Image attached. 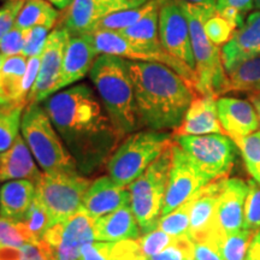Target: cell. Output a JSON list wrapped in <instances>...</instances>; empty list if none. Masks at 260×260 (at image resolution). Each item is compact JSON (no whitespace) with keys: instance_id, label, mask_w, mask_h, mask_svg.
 Segmentation results:
<instances>
[{"instance_id":"6da1fadb","label":"cell","mask_w":260,"mask_h":260,"mask_svg":"<svg viewBox=\"0 0 260 260\" xmlns=\"http://www.w3.org/2000/svg\"><path fill=\"white\" fill-rule=\"evenodd\" d=\"M44 109L76 161L80 174L90 175L107 164L124 139L102 100L87 84L54 93L45 100Z\"/></svg>"},{"instance_id":"7a4b0ae2","label":"cell","mask_w":260,"mask_h":260,"mask_svg":"<svg viewBox=\"0 0 260 260\" xmlns=\"http://www.w3.org/2000/svg\"><path fill=\"white\" fill-rule=\"evenodd\" d=\"M128 68L140 126L157 132L178 128L195 98L187 81L160 63L128 60Z\"/></svg>"},{"instance_id":"3957f363","label":"cell","mask_w":260,"mask_h":260,"mask_svg":"<svg viewBox=\"0 0 260 260\" xmlns=\"http://www.w3.org/2000/svg\"><path fill=\"white\" fill-rule=\"evenodd\" d=\"M89 76L107 115L119 133L125 136L141 128L128 60L99 54Z\"/></svg>"},{"instance_id":"277c9868","label":"cell","mask_w":260,"mask_h":260,"mask_svg":"<svg viewBox=\"0 0 260 260\" xmlns=\"http://www.w3.org/2000/svg\"><path fill=\"white\" fill-rule=\"evenodd\" d=\"M180 4L189 23L197 73L195 93L218 99L219 95L229 93V77L223 67L220 48L211 42L204 29L205 21L216 14V9L201 8L184 2Z\"/></svg>"},{"instance_id":"5b68a950","label":"cell","mask_w":260,"mask_h":260,"mask_svg":"<svg viewBox=\"0 0 260 260\" xmlns=\"http://www.w3.org/2000/svg\"><path fill=\"white\" fill-rule=\"evenodd\" d=\"M21 135L45 174L79 172L76 161L40 104L24 107Z\"/></svg>"},{"instance_id":"8992f818","label":"cell","mask_w":260,"mask_h":260,"mask_svg":"<svg viewBox=\"0 0 260 260\" xmlns=\"http://www.w3.org/2000/svg\"><path fill=\"white\" fill-rule=\"evenodd\" d=\"M172 144L174 138L165 132L148 129L133 133L123 140L107 161L109 176L121 186L128 187Z\"/></svg>"},{"instance_id":"52a82bcc","label":"cell","mask_w":260,"mask_h":260,"mask_svg":"<svg viewBox=\"0 0 260 260\" xmlns=\"http://www.w3.org/2000/svg\"><path fill=\"white\" fill-rule=\"evenodd\" d=\"M172 165V145L129 184L130 207L142 234L157 229Z\"/></svg>"},{"instance_id":"ba28073f","label":"cell","mask_w":260,"mask_h":260,"mask_svg":"<svg viewBox=\"0 0 260 260\" xmlns=\"http://www.w3.org/2000/svg\"><path fill=\"white\" fill-rule=\"evenodd\" d=\"M92 182L80 172L42 174L35 195L47 210L52 225L65 222L82 207Z\"/></svg>"},{"instance_id":"9c48e42d","label":"cell","mask_w":260,"mask_h":260,"mask_svg":"<svg viewBox=\"0 0 260 260\" xmlns=\"http://www.w3.org/2000/svg\"><path fill=\"white\" fill-rule=\"evenodd\" d=\"M94 45L99 54H110L135 61H149L167 65L187 81L195 92L197 74L182 61L169 54L159 44H141L126 39L119 31H95L93 32Z\"/></svg>"},{"instance_id":"30bf717a","label":"cell","mask_w":260,"mask_h":260,"mask_svg":"<svg viewBox=\"0 0 260 260\" xmlns=\"http://www.w3.org/2000/svg\"><path fill=\"white\" fill-rule=\"evenodd\" d=\"M174 141L210 181L226 177L236 161L237 146L224 134L177 136Z\"/></svg>"},{"instance_id":"8fae6325","label":"cell","mask_w":260,"mask_h":260,"mask_svg":"<svg viewBox=\"0 0 260 260\" xmlns=\"http://www.w3.org/2000/svg\"><path fill=\"white\" fill-rule=\"evenodd\" d=\"M41 240L50 249L52 260H79L82 247L95 241L94 219L81 207L69 219L52 225Z\"/></svg>"},{"instance_id":"7c38bea8","label":"cell","mask_w":260,"mask_h":260,"mask_svg":"<svg viewBox=\"0 0 260 260\" xmlns=\"http://www.w3.org/2000/svg\"><path fill=\"white\" fill-rule=\"evenodd\" d=\"M159 39L169 54L195 71L189 23L178 0L162 2L159 10Z\"/></svg>"},{"instance_id":"4fadbf2b","label":"cell","mask_w":260,"mask_h":260,"mask_svg":"<svg viewBox=\"0 0 260 260\" xmlns=\"http://www.w3.org/2000/svg\"><path fill=\"white\" fill-rule=\"evenodd\" d=\"M210 180L191 161L186 152L174 141L172 144V165L169 176L161 216L170 213L180 205L189 200Z\"/></svg>"},{"instance_id":"5bb4252c","label":"cell","mask_w":260,"mask_h":260,"mask_svg":"<svg viewBox=\"0 0 260 260\" xmlns=\"http://www.w3.org/2000/svg\"><path fill=\"white\" fill-rule=\"evenodd\" d=\"M70 34L65 28H57L50 32L46 45L41 53L40 69L38 79L29 93L28 104L44 103L47 98L57 93V87L59 83L61 67Z\"/></svg>"},{"instance_id":"9a60e30c","label":"cell","mask_w":260,"mask_h":260,"mask_svg":"<svg viewBox=\"0 0 260 260\" xmlns=\"http://www.w3.org/2000/svg\"><path fill=\"white\" fill-rule=\"evenodd\" d=\"M224 180L225 177L211 181L195 194L189 223V236L194 242L203 241L207 237L223 241L225 237L216 225V206Z\"/></svg>"},{"instance_id":"2e32d148","label":"cell","mask_w":260,"mask_h":260,"mask_svg":"<svg viewBox=\"0 0 260 260\" xmlns=\"http://www.w3.org/2000/svg\"><path fill=\"white\" fill-rule=\"evenodd\" d=\"M220 53L226 75L245 61L260 57V11L247 16L245 23L234 31L230 40L220 48Z\"/></svg>"},{"instance_id":"e0dca14e","label":"cell","mask_w":260,"mask_h":260,"mask_svg":"<svg viewBox=\"0 0 260 260\" xmlns=\"http://www.w3.org/2000/svg\"><path fill=\"white\" fill-rule=\"evenodd\" d=\"M248 188V182L240 178L225 177L224 180L216 206V225L222 235H230L242 229Z\"/></svg>"},{"instance_id":"ac0fdd59","label":"cell","mask_w":260,"mask_h":260,"mask_svg":"<svg viewBox=\"0 0 260 260\" xmlns=\"http://www.w3.org/2000/svg\"><path fill=\"white\" fill-rule=\"evenodd\" d=\"M99 56L93 34L70 37L65 47L63 67L57 92L65 89L71 84L79 82L92 70L93 64Z\"/></svg>"},{"instance_id":"d6986e66","label":"cell","mask_w":260,"mask_h":260,"mask_svg":"<svg viewBox=\"0 0 260 260\" xmlns=\"http://www.w3.org/2000/svg\"><path fill=\"white\" fill-rule=\"evenodd\" d=\"M128 205H130L128 187L121 186L110 176H103L92 182L84 195L82 209L95 220Z\"/></svg>"},{"instance_id":"ffe728a7","label":"cell","mask_w":260,"mask_h":260,"mask_svg":"<svg viewBox=\"0 0 260 260\" xmlns=\"http://www.w3.org/2000/svg\"><path fill=\"white\" fill-rule=\"evenodd\" d=\"M209 134L225 135L219 122L217 98L210 95L195 96L188 107L181 125L174 130L172 138Z\"/></svg>"},{"instance_id":"44dd1931","label":"cell","mask_w":260,"mask_h":260,"mask_svg":"<svg viewBox=\"0 0 260 260\" xmlns=\"http://www.w3.org/2000/svg\"><path fill=\"white\" fill-rule=\"evenodd\" d=\"M217 109L220 125L230 139L253 134L259 129L258 116L251 102L233 96H219Z\"/></svg>"},{"instance_id":"7402d4cb","label":"cell","mask_w":260,"mask_h":260,"mask_svg":"<svg viewBox=\"0 0 260 260\" xmlns=\"http://www.w3.org/2000/svg\"><path fill=\"white\" fill-rule=\"evenodd\" d=\"M34 159L23 136L19 135L8 151L0 153V182L27 180L37 186L42 172Z\"/></svg>"},{"instance_id":"603a6c76","label":"cell","mask_w":260,"mask_h":260,"mask_svg":"<svg viewBox=\"0 0 260 260\" xmlns=\"http://www.w3.org/2000/svg\"><path fill=\"white\" fill-rule=\"evenodd\" d=\"M140 234L141 230L130 205L94 220L95 241L118 242L124 240H139Z\"/></svg>"},{"instance_id":"cb8c5ba5","label":"cell","mask_w":260,"mask_h":260,"mask_svg":"<svg viewBox=\"0 0 260 260\" xmlns=\"http://www.w3.org/2000/svg\"><path fill=\"white\" fill-rule=\"evenodd\" d=\"M27 61L21 54L5 57L0 70V107L27 106L23 89Z\"/></svg>"},{"instance_id":"d4e9b609","label":"cell","mask_w":260,"mask_h":260,"mask_svg":"<svg viewBox=\"0 0 260 260\" xmlns=\"http://www.w3.org/2000/svg\"><path fill=\"white\" fill-rule=\"evenodd\" d=\"M35 194L37 186L30 181H8L0 188V217L23 222Z\"/></svg>"},{"instance_id":"484cf974","label":"cell","mask_w":260,"mask_h":260,"mask_svg":"<svg viewBox=\"0 0 260 260\" xmlns=\"http://www.w3.org/2000/svg\"><path fill=\"white\" fill-rule=\"evenodd\" d=\"M110 12L98 0H73L67 9L64 27L70 37L93 34L98 23Z\"/></svg>"},{"instance_id":"4316f807","label":"cell","mask_w":260,"mask_h":260,"mask_svg":"<svg viewBox=\"0 0 260 260\" xmlns=\"http://www.w3.org/2000/svg\"><path fill=\"white\" fill-rule=\"evenodd\" d=\"M142 254L138 240L93 241L82 247L79 260H139Z\"/></svg>"},{"instance_id":"83f0119b","label":"cell","mask_w":260,"mask_h":260,"mask_svg":"<svg viewBox=\"0 0 260 260\" xmlns=\"http://www.w3.org/2000/svg\"><path fill=\"white\" fill-rule=\"evenodd\" d=\"M59 17V11L47 0H25L19 11L15 27L22 30L35 27L53 28Z\"/></svg>"},{"instance_id":"f1b7e54d","label":"cell","mask_w":260,"mask_h":260,"mask_svg":"<svg viewBox=\"0 0 260 260\" xmlns=\"http://www.w3.org/2000/svg\"><path fill=\"white\" fill-rule=\"evenodd\" d=\"M164 0H158L155 5L138 23L119 31L126 39L141 44H159V10Z\"/></svg>"},{"instance_id":"f546056e","label":"cell","mask_w":260,"mask_h":260,"mask_svg":"<svg viewBox=\"0 0 260 260\" xmlns=\"http://www.w3.org/2000/svg\"><path fill=\"white\" fill-rule=\"evenodd\" d=\"M229 77V92L260 90V57L253 58L236 68Z\"/></svg>"},{"instance_id":"4dcf8cb0","label":"cell","mask_w":260,"mask_h":260,"mask_svg":"<svg viewBox=\"0 0 260 260\" xmlns=\"http://www.w3.org/2000/svg\"><path fill=\"white\" fill-rule=\"evenodd\" d=\"M158 0H149L147 4L138 9L124 10L107 15L96 25L95 31H122L132 27L141 19L155 5Z\"/></svg>"},{"instance_id":"1f68e13d","label":"cell","mask_w":260,"mask_h":260,"mask_svg":"<svg viewBox=\"0 0 260 260\" xmlns=\"http://www.w3.org/2000/svg\"><path fill=\"white\" fill-rule=\"evenodd\" d=\"M197 194V193H195ZM195 194L187 200L186 203L180 205L170 213L161 216L159 219L158 229L169 234L174 237L189 236V223H190V211L193 206Z\"/></svg>"},{"instance_id":"d6a6232c","label":"cell","mask_w":260,"mask_h":260,"mask_svg":"<svg viewBox=\"0 0 260 260\" xmlns=\"http://www.w3.org/2000/svg\"><path fill=\"white\" fill-rule=\"evenodd\" d=\"M24 107H0V153L8 151L19 136Z\"/></svg>"},{"instance_id":"836d02e7","label":"cell","mask_w":260,"mask_h":260,"mask_svg":"<svg viewBox=\"0 0 260 260\" xmlns=\"http://www.w3.org/2000/svg\"><path fill=\"white\" fill-rule=\"evenodd\" d=\"M232 140L241 152L247 171L260 186V132Z\"/></svg>"},{"instance_id":"e575fe53","label":"cell","mask_w":260,"mask_h":260,"mask_svg":"<svg viewBox=\"0 0 260 260\" xmlns=\"http://www.w3.org/2000/svg\"><path fill=\"white\" fill-rule=\"evenodd\" d=\"M29 242L34 241L23 222H15L0 217V249L21 247Z\"/></svg>"},{"instance_id":"d590c367","label":"cell","mask_w":260,"mask_h":260,"mask_svg":"<svg viewBox=\"0 0 260 260\" xmlns=\"http://www.w3.org/2000/svg\"><path fill=\"white\" fill-rule=\"evenodd\" d=\"M253 233L241 229L226 235L220 243V253L224 260H246Z\"/></svg>"},{"instance_id":"8d00e7d4","label":"cell","mask_w":260,"mask_h":260,"mask_svg":"<svg viewBox=\"0 0 260 260\" xmlns=\"http://www.w3.org/2000/svg\"><path fill=\"white\" fill-rule=\"evenodd\" d=\"M254 9V0H217L216 11L229 21L235 30L245 23L249 11Z\"/></svg>"},{"instance_id":"74e56055","label":"cell","mask_w":260,"mask_h":260,"mask_svg":"<svg viewBox=\"0 0 260 260\" xmlns=\"http://www.w3.org/2000/svg\"><path fill=\"white\" fill-rule=\"evenodd\" d=\"M23 223L27 226L32 241H40L42 237H44L45 233L52 226L47 210L45 209L41 201L38 199L37 195H35V199L32 201Z\"/></svg>"},{"instance_id":"f35d334b","label":"cell","mask_w":260,"mask_h":260,"mask_svg":"<svg viewBox=\"0 0 260 260\" xmlns=\"http://www.w3.org/2000/svg\"><path fill=\"white\" fill-rule=\"evenodd\" d=\"M248 187L243 210L242 229L254 234L260 230V186L254 180H251Z\"/></svg>"},{"instance_id":"ab89813d","label":"cell","mask_w":260,"mask_h":260,"mask_svg":"<svg viewBox=\"0 0 260 260\" xmlns=\"http://www.w3.org/2000/svg\"><path fill=\"white\" fill-rule=\"evenodd\" d=\"M204 29L207 38L217 47L224 46L235 31V28L233 27L232 23L226 21L225 18H223L222 16H219L217 12L205 21Z\"/></svg>"},{"instance_id":"60d3db41","label":"cell","mask_w":260,"mask_h":260,"mask_svg":"<svg viewBox=\"0 0 260 260\" xmlns=\"http://www.w3.org/2000/svg\"><path fill=\"white\" fill-rule=\"evenodd\" d=\"M149 260H194V241L190 236H180Z\"/></svg>"},{"instance_id":"b9f144b4","label":"cell","mask_w":260,"mask_h":260,"mask_svg":"<svg viewBox=\"0 0 260 260\" xmlns=\"http://www.w3.org/2000/svg\"><path fill=\"white\" fill-rule=\"evenodd\" d=\"M176 237L169 235V234L161 232L160 229H154L147 234H144V236L139 237L140 248L147 258H151L158 253H160L162 249L167 248L169 245L174 242Z\"/></svg>"},{"instance_id":"7bdbcfd3","label":"cell","mask_w":260,"mask_h":260,"mask_svg":"<svg viewBox=\"0 0 260 260\" xmlns=\"http://www.w3.org/2000/svg\"><path fill=\"white\" fill-rule=\"evenodd\" d=\"M50 30L51 29L46 27H35L25 30V40L22 56L28 59V58L41 54L47 39L50 37Z\"/></svg>"},{"instance_id":"ee69618b","label":"cell","mask_w":260,"mask_h":260,"mask_svg":"<svg viewBox=\"0 0 260 260\" xmlns=\"http://www.w3.org/2000/svg\"><path fill=\"white\" fill-rule=\"evenodd\" d=\"M24 3L25 0H6L0 8V41L15 27L16 19Z\"/></svg>"},{"instance_id":"f6af8a7d","label":"cell","mask_w":260,"mask_h":260,"mask_svg":"<svg viewBox=\"0 0 260 260\" xmlns=\"http://www.w3.org/2000/svg\"><path fill=\"white\" fill-rule=\"evenodd\" d=\"M25 40V30L14 27L0 41V53L4 57L22 56Z\"/></svg>"},{"instance_id":"bcb514c9","label":"cell","mask_w":260,"mask_h":260,"mask_svg":"<svg viewBox=\"0 0 260 260\" xmlns=\"http://www.w3.org/2000/svg\"><path fill=\"white\" fill-rule=\"evenodd\" d=\"M194 260H224L219 241L209 237L203 241L194 242Z\"/></svg>"},{"instance_id":"7dc6e473","label":"cell","mask_w":260,"mask_h":260,"mask_svg":"<svg viewBox=\"0 0 260 260\" xmlns=\"http://www.w3.org/2000/svg\"><path fill=\"white\" fill-rule=\"evenodd\" d=\"M110 14L124 11V10L138 9L147 4L149 0H98Z\"/></svg>"},{"instance_id":"c3c4849f","label":"cell","mask_w":260,"mask_h":260,"mask_svg":"<svg viewBox=\"0 0 260 260\" xmlns=\"http://www.w3.org/2000/svg\"><path fill=\"white\" fill-rule=\"evenodd\" d=\"M249 102L253 106H254L256 116H258V123H259V132H260V90H255V92L249 93Z\"/></svg>"},{"instance_id":"681fc988","label":"cell","mask_w":260,"mask_h":260,"mask_svg":"<svg viewBox=\"0 0 260 260\" xmlns=\"http://www.w3.org/2000/svg\"><path fill=\"white\" fill-rule=\"evenodd\" d=\"M180 2L189 3V4L201 6V8H207V9H216L217 0H180Z\"/></svg>"},{"instance_id":"f907efd6","label":"cell","mask_w":260,"mask_h":260,"mask_svg":"<svg viewBox=\"0 0 260 260\" xmlns=\"http://www.w3.org/2000/svg\"><path fill=\"white\" fill-rule=\"evenodd\" d=\"M48 3H51L54 8L59 10H67L69 8V5L73 3V0H47Z\"/></svg>"},{"instance_id":"816d5d0a","label":"cell","mask_w":260,"mask_h":260,"mask_svg":"<svg viewBox=\"0 0 260 260\" xmlns=\"http://www.w3.org/2000/svg\"><path fill=\"white\" fill-rule=\"evenodd\" d=\"M254 9L256 11H260V0H254Z\"/></svg>"},{"instance_id":"f5cc1de1","label":"cell","mask_w":260,"mask_h":260,"mask_svg":"<svg viewBox=\"0 0 260 260\" xmlns=\"http://www.w3.org/2000/svg\"><path fill=\"white\" fill-rule=\"evenodd\" d=\"M4 59H5V57L3 56L2 53H0V70H2V67H3V63H4Z\"/></svg>"},{"instance_id":"db71d44e","label":"cell","mask_w":260,"mask_h":260,"mask_svg":"<svg viewBox=\"0 0 260 260\" xmlns=\"http://www.w3.org/2000/svg\"><path fill=\"white\" fill-rule=\"evenodd\" d=\"M139 260H149L148 258H147V256H146L145 254H142L141 256H140V258H139Z\"/></svg>"},{"instance_id":"11a10c76","label":"cell","mask_w":260,"mask_h":260,"mask_svg":"<svg viewBox=\"0 0 260 260\" xmlns=\"http://www.w3.org/2000/svg\"><path fill=\"white\" fill-rule=\"evenodd\" d=\"M246 260H258V259L253 258V256H251V255H248V254H247V256H246Z\"/></svg>"}]
</instances>
